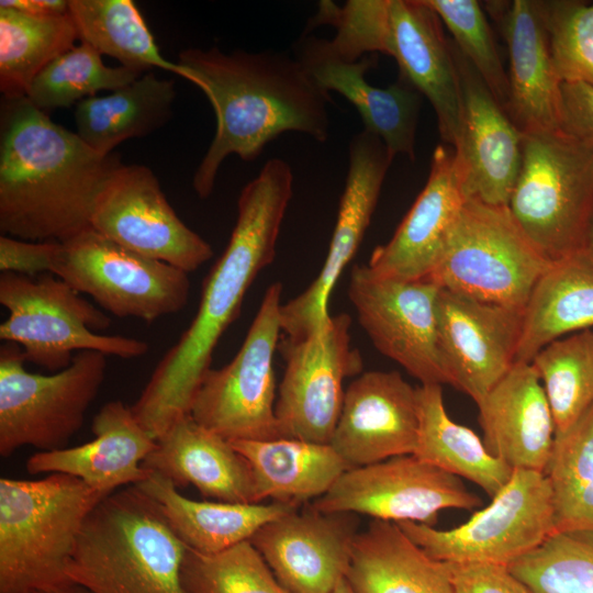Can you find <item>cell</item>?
I'll return each instance as SVG.
<instances>
[{
	"label": "cell",
	"mask_w": 593,
	"mask_h": 593,
	"mask_svg": "<svg viewBox=\"0 0 593 593\" xmlns=\"http://www.w3.org/2000/svg\"><path fill=\"white\" fill-rule=\"evenodd\" d=\"M588 247L593 250V219L588 235Z\"/></svg>",
	"instance_id": "50"
},
{
	"label": "cell",
	"mask_w": 593,
	"mask_h": 593,
	"mask_svg": "<svg viewBox=\"0 0 593 593\" xmlns=\"http://www.w3.org/2000/svg\"><path fill=\"white\" fill-rule=\"evenodd\" d=\"M481 499L461 478L415 455H402L345 471L311 508L321 513L365 514L373 519L434 526L448 508L472 511Z\"/></svg>",
	"instance_id": "14"
},
{
	"label": "cell",
	"mask_w": 593,
	"mask_h": 593,
	"mask_svg": "<svg viewBox=\"0 0 593 593\" xmlns=\"http://www.w3.org/2000/svg\"><path fill=\"white\" fill-rule=\"evenodd\" d=\"M250 465L257 503L300 506L324 495L350 467L329 444L293 438L232 440Z\"/></svg>",
	"instance_id": "32"
},
{
	"label": "cell",
	"mask_w": 593,
	"mask_h": 593,
	"mask_svg": "<svg viewBox=\"0 0 593 593\" xmlns=\"http://www.w3.org/2000/svg\"><path fill=\"white\" fill-rule=\"evenodd\" d=\"M0 304L9 311L0 338L20 346L25 362L51 372L67 368L75 351L131 359L148 350L144 340L98 333L110 327L111 318L53 273L1 272Z\"/></svg>",
	"instance_id": "7"
},
{
	"label": "cell",
	"mask_w": 593,
	"mask_h": 593,
	"mask_svg": "<svg viewBox=\"0 0 593 593\" xmlns=\"http://www.w3.org/2000/svg\"><path fill=\"white\" fill-rule=\"evenodd\" d=\"M175 81L143 74L103 97L75 105L76 133L93 150L110 155L130 138L144 137L163 127L172 115Z\"/></svg>",
	"instance_id": "33"
},
{
	"label": "cell",
	"mask_w": 593,
	"mask_h": 593,
	"mask_svg": "<svg viewBox=\"0 0 593 593\" xmlns=\"http://www.w3.org/2000/svg\"><path fill=\"white\" fill-rule=\"evenodd\" d=\"M79 40L69 13L33 15L0 5V91L26 97L36 76Z\"/></svg>",
	"instance_id": "36"
},
{
	"label": "cell",
	"mask_w": 593,
	"mask_h": 593,
	"mask_svg": "<svg viewBox=\"0 0 593 593\" xmlns=\"http://www.w3.org/2000/svg\"><path fill=\"white\" fill-rule=\"evenodd\" d=\"M78 37L101 55L142 74L158 68L184 78L177 63L160 53L138 8L131 0H69Z\"/></svg>",
	"instance_id": "35"
},
{
	"label": "cell",
	"mask_w": 593,
	"mask_h": 593,
	"mask_svg": "<svg viewBox=\"0 0 593 593\" xmlns=\"http://www.w3.org/2000/svg\"><path fill=\"white\" fill-rule=\"evenodd\" d=\"M350 326V315L340 313L303 337L280 338L286 369L275 411L282 438L329 444L344 403L343 382L363 368Z\"/></svg>",
	"instance_id": "13"
},
{
	"label": "cell",
	"mask_w": 593,
	"mask_h": 593,
	"mask_svg": "<svg viewBox=\"0 0 593 593\" xmlns=\"http://www.w3.org/2000/svg\"><path fill=\"white\" fill-rule=\"evenodd\" d=\"M395 524L436 561L508 567L555 533L551 488L542 472L514 469L491 503L455 528L441 530L410 521Z\"/></svg>",
	"instance_id": "11"
},
{
	"label": "cell",
	"mask_w": 593,
	"mask_h": 593,
	"mask_svg": "<svg viewBox=\"0 0 593 593\" xmlns=\"http://www.w3.org/2000/svg\"><path fill=\"white\" fill-rule=\"evenodd\" d=\"M294 57L326 93L338 92L358 111L365 131L378 136L394 158L405 155L414 160L415 133L422 96L402 78L387 88H378L366 79L376 66L373 54L357 61L335 55L326 38L303 35L294 46Z\"/></svg>",
	"instance_id": "22"
},
{
	"label": "cell",
	"mask_w": 593,
	"mask_h": 593,
	"mask_svg": "<svg viewBox=\"0 0 593 593\" xmlns=\"http://www.w3.org/2000/svg\"><path fill=\"white\" fill-rule=\"evenodd\" d=\"M143 74L134 69L110 67L102 55L86 43L75 45L48 64L33 80L26 98L38 110L48 113L96 97L102 90L122 88Z\"/></svg>",
	"instance_id": "39"
},
{
	"label": "cell",
	"mask_w": 593,
	"mask_h": 593,
	"mask_svg": "<svg viewBox=\"0 0 593 593\" xmlns=\"http://www.w3.org/2000/svg\"><path fill=\"white\" fill-rule=\"evenodd\" d=\"M37 593H93L87 588L75 583V582H66L49 589H46L44 591H40Z\"/></svg>",
	"instance_id": "48"
},
{
	"label": "cell",
	"mask_w": 593,
	"mask_h": 593,
	"mask_svg": "<svg viewBox=\"0 0 593 593\" xmlns=\"http://www.w3.org/2000/svg\"><path fill=\"white\" fill-rule=\"evenodd\" d=\"M103 495L80 479H0V593H37L69 582L68 564Z\"/></svg>",
	"instance_id": "5"
},
{
	"label": "cell",
	"mask_w": 593,
	"mask_h": 593,
	"mask_svg": "<svg viewBox=\"0 0 593 593\" xmlns=\"http://www.w3.org/2000/svg\"><path fill=\"white\" fill-rule=\"evenodd\" d=\"M356 529L351 513L296 510L262 525L249 541L290 593H332L346 578Z\"/></svg>",
	"instance_id": "20"
},
{
	"label": "cell",
	"mask_w": 593,
	"mask_h": 593,
	"mask_svg": "<svg viewBox=\"0 0 593 593\" xmlns=\"http://www.w3.org/2000/svg\"><path fill=\"white\" fill-rule=\"evenodd\" d=\"M63 253L56 240H25L0 236V270L25 276L53 273Z\"/></svg>",
	"instance_id": "45"
},
{
	"label": "cell",
	"mask_w": 593,
	"mask_h": 593,
	"mask_svg": "<svg viewBox=\"0 0 593 593\" xmlns=\"http://www.w3.org/2000/svg\"><path fill=\"white\" fill-rule=\"evenodd\" d=\"M177 64L184 79L206 96L216 119L214 137L192 180L201 199L212 193L230 155L253 161L286 132L303 133L317 142L328 138L331 96L287 53L187 48Z\"/></svg>",
	"instance_id": "2"
},
{
	"label": "cell",
	"mask_w": 593,
	"mask_h": 593,
	"mask_svg": "<svg viewBox=\"0 0 593 593\" xmlns=\"http://www.w3.org/2000/svg\"><path fill=\"white\" fill-rule=\"evenodd\" d=\"M529 363L546 393L556 435H560L593 404V331L549 343Z\"/></svg>",
	"instance_id": "38"
},
{
	"label": "cell",
	"mask_w": 593,
	"mask_h": 593,
	"mask_svg": "<svg viewBox=\"0 0 593 593\" xmlns=\"http://www.w3.org/2000/svg\"><path fill=\"white\" fill-rule=\"evenodd\" d=\"M61 243L54 275L115 316L150 323L181 311L189 300L188 272L134 253L91 226Z\"/></svg>",
	"instance_id": "12"
},
{
	"label": "cell",
	"mask_w": 593,
	"mask_h": 593,
	"mask_svg": "<svg viewBox=\"0 0 593 593\" xmlns=\"http://www.w3.org/2000/svg\"><path fill=\"white\" fill-rule=\"evenodd\" d=\"M90 226L134 253L188 273L213 257L211 245L181 221L144 165L121 163L111 171L97 197Z\"/></svg>",
	"instance_id": "15"
},
{
	"label": "cell",
	"mask_w": 593,
	"mask_h": 593,
	"mask_svg": "<svg viewBox=\"0 0 593 593\" xmlns=\"http://www.w3.org/2000/svg\"><path fill=\"white\" fill-rule=\"evenodd\" d=\"M507 209L550 262L588 247L593 219V147L562 130L524 134Z\"/></svg>",
	"instance_id": "6"
},
{
	"label": "cell",
	"mask_w": 593,
	"mask_h": 593,
	"mask_svg": "<svg viewBox=\"0 0 593 593\" xmlns=\"http://www.w3.org/2000/svg\"><path fill=\"white\" fill-rule=\"evenodd\" d=\"M440 288L428 279L400 280L354 266L348 296L374 347L421 384H448L437 343Z\"/></svg>",
	"instance_id": "16"
},
{
	"label": "cell",
	"mask_w": 593,
	"mask_h": 593,
	"mask_svg": "<svg viewBox=\"0 0 593 593\" xmlns=\"http://www.w3.org/2000/svg\"><path fill=\"white\" fill-rule=\"evenodd\" d=\"M446 24L454 44L471 63L499 103L506 108L508 76L485 14L475 0H425Z\"/></svg>",
	"instance_id": "42"
},
{
	"label": "cell",
	"mask_w": 593,
	"mask_h": 593,
	"mask_svg": "<svg viewBox=\"0 0 593 593\" xmlns=\"http://www.w3.org/2000/svg\"><path fill=\"white\" fill-rule=\"evenodd\" d=\"M332 593H354L348 581L346 578H344L336 588L332 591Z\"/></svg>",
	"instance_id": "49"
},
{
	"label": "cell",
	"mask_w": 593,
	"mask_h": 593,
	"mask_svg": "<svg viewBox=\"0 0 593 593\" xmlns=\"http://www.w3.org/2000/svg\"><path fill=\"white\" fill-rule=\"evenodd\" d=\"M501 13L510 69L505 108L523 134L559 130L561 81L553 67L544 2L514 0Z\"/></svg>",
	"instance_id": "25"
},
{
	"label": "cell",
	"mask_w": 593,
	"mask_h": 593,
	"mask_svg": "<svg viewBox=\"0 0 593 593\" xmlns=\"http://www.w3.org/2000/svg\"><path fill=\"white\" fill-rule=\"evenodd\" d=\"M477 405L488 451L512 469L544 473L556 429L534 367L529 362H515Z\"/></svg>",
	"instance_id": "27"
},
{
	"label": "cell",
	"mask_w": 593,
	"mask_h": 593,
	"mask_svg": "<svg viewBox=\"0 0 593 593\" xmlns=\"http://www.w3.org/2000/svg\"><path fill=\"white\" fill-rule=\"evenodd\" d=\"M508 569L530 593H593V532H556Z\"/></svg>",
	"instance_id": "40"
},
{
	"label": "cell",
	"mask_w": 593,
	"mask_h": 593,
	"mask_svg": "<svg viewBox=\"0 0 593 593\" xmlns=\"http://www.w3.org/2000/svg\"><path fill=\"white\" fill-rule=\"evenodd\" d=\"M181 583L187 593H290L249 540L212 555L188 548Z\"/></svg>",
	"instance_id": "41"
},
{
	"label": "cell",
	"mask_w": 593,
	"mask_h": 593,
	"mask_svg": "<svg viewBox=\"0 0 593 593\" xmlns=\"http://www.w3.org/2000/svg\"><path fill=\"white\" fill-rule=\"evenodd\" d=\"M550 264L525 236L507 206L470 199L426 279L470 298L525 309Z\"/></svg>",
	"instance_id": "9"
},
{
	"label": "cell",
	"mask_w": 593,
	"mask_h": 593,
	"mask_svg": "<svg viewBox=\"0 0 593 593\" xmlns=\"http://www.w3.org/2000/svg\"><path fill=\"white\" fill-rule=\"evenodd\" d=\"M550 53L561 82L593 87V3L542 1Z\"/></svg>",
	"instance_id": "43"
},
{
	"label": "cell",
	"mask_w": 593,
	"mask_h": 593,
	"mask_svg": "<svg viewBox=\"0 0 593 593\" xmlns=\"http://www.w3.org/2000/svg\"><path fill=\"white\" fill-rule=\"evenodd\" d=\"M0 5L42 16L69 13V0H1Z\"/></svg>",
	"instance_id": "47"
},
{
	"label": "cell",
	"mask_w": 593,
	"mask_h": 593,
	"mask_svg": "<svg viewBox=\"0 0 593 593\" xmlns=\"http://www.w3.org/2000/svg\"><path fill=\"white\" fill-rule=\"evenodd\" d=\"M461 92V125L454 148L467 200L507 206L523 157L524 134L471 63L451 42Z\"/></svg>",
	"instance_id": "19"
},
{
	"label": "cell",
	"mask_w": 593,
	"mask_h": 593,
	"mask_svg": "<svg viewBox=\"0 0 593 593\" xmlns=\"http://www.w3.org/2000/svg\"><path fill=\"white\" fill-rule=\"evenodd\" d=\"M544 474L552 493L555 533L593 532V404L555 436Z\"/></svg>",
	"instance_id": "37"
},
{
	"label": "cell",
	"mask_w": 593,
	"mask_h": 593,
	"mask_svg": "<svg viewBox=\"0 0 593 593\" xmlns=\"http://www.w3.org/2000/svg\"><path fill=\"white\" fill-rule=\"evenodd\" d=\"M346 580L354 593H455L443 562L379 519L357 534Z\"/></svg>",
	"instance_id": "31"
},
{
	"label": "cell",
	"mask_w": 593,
	"mask_h": 593,
	"mask_svg": "<svg viewBox=\"0 0 593 593\" xmlns=\"http://www.w3.org/2000/svg\"><path fill=\"white\" fill-rule=\"evenodd\" d=\"M91 432L94 438L89 443L32 455L26 470L31 474H69L103 495L136 485L148 475L143 462L156 440L137 422L131 406L120 400L105 403L94 415Z\"/></svg>",
	"instance_id": "26"
},
{
	"label": "cell",
	"mask_w": 593,
	"mask_h": 593,
	"mask_svg": "<svg viewBox=\"0 0 593 593\" xmlns=\"http://www.w3.org/2000/svg\"><path fill=\"white\" fill-rule=\"evenodd\" d=\"M393 159L383 142L368 131L350 139L347 177L327 255L309 288L281 305V329L286 336L303 337L329 316V295L361 244Z\"/></svg>",
	"instance_id": "17"
},
{
	"label": "cell",
	"mask_w": 593,
	"mask_h": 593,
	"mask_svg": "<svg viewBox=\"0 0 593 593\" xmlns=\"http://www.w3.org/2000/svg\"><path fill=\"white\" fill-rule=\"evenodd\" d=\"M282 284H270L243 345L220 369H210L194 395L190 415L232 440L282 438L276 417L273 356L281 329Z\"/></svg>",
	"instance_id": "10"
},
{
	"label": "cell",
	"mask_w": 593,
	"mask_h": 593,
	"mask_svg": "<svg viewBox=\"0 0 593 593\" xmlns=\"http://www.w3.org/2000/svg\"><path fill=\"white\" fill-rule=\"evenodd\" d=\"M143 467L177 488L194 485L205 497L257 504L253 471L246 458L190 414L156 440Z\"/></svg>",
	"instance_id": "28"
},
{
	"label": "cell",
	"mask_w": 593,
	"mask_h": 593,
	"mask_svg": "<svg viewBox=\"0 0 593 593\" xmlns=\"http://www.w3.org/2000/svg\"><path fill=\"white\" fill-rule=\"evenodd\" d=\"M455 593H530L507 566L482 562H443Z\"/></svg>",
	"instance_id": "44"
},
{
	"label": "cell",
	"mask_w": 593,
	"mask_h": 593,
	"mask_svg": "<svg viewBox=\"0 0 593 593\" xmlns=\"http://www.w3.org/2000/svg\"><path fill=\"white\" fill-rule=\"evenodd\" d=\"M292 193V169L281 158L267 160L257 177L242 189L235 226L204 280L194 318L160 359L131 406L154 440L190 414L220 338L239 314L256 276L275 258Z\"/></svg>",
	"instance_id": "1"
},
{
	"label": "cell",
	"mask_w": 593,
	"mask_h": 593,
	"mask_svg": "<svg viewBox=\"0 0 593 593\" xmlns=\"http://www.w3.org/2000/svg\"><path fill=\"white\" fill-rule=\"evenodd\" d=\"M118 154L101 155L26 97L2 98L0 232L65 242L90 226L97 197Z\"/></svg>",
	"instance_id": "3"
},
{
	"label": "cell",
	"mask_w": 593,
	"mask_h": 593,
	"mask_svg": "<svg viewBox=\"0 0 593 593\" xmlns=\"http://www.w3.org/2000/svg\"><path fill=\"white\" fill-rule=\"evenodd\" d=\"M417 391L398 371L360 373L345 391L329 445L351 468L413 455Z\"/></svg>",
	"instance_id": "21"
},
{
	"label": "cell",
	"mask_w": 593,
	"mask_h": 593,
	"mask_svg": "<svg viewBox=\"0 0 593 593\" xmlns=\"http://www.w3.org/2000/svg\"><path fill=\"white\" fill-rule=\"evenodd\" d=\"M454 148L434 149L425 187L391 239L373 249L368 268L400 280L426 279L438 262L466 202Z\"/></svg>",
	"instance_id": "24"
},
{
	"label": "cell",
	"mask_w": 593,
	"mask_h": 593,
	"mask_svg": "<svg viewBox=\"0 0 593 593\" xmlns=\"http://www.w3.org/2000/svg\"><path fill=\"white\" fill-rule=\"evenodd\" d=\"M418 436L413 455L480 486L491 499L510 481L514 469L485 448L467 426L454 422L446 412L441 384L416 388Z\"/></svg>",
	"instance_id": "34"
},
{
	"label": "cell",
	"mask_w": 593,
	"mask_h": 593,
	"mask_svg": "<svg viewBox=\"0 0 593 593\" xmlns=\"http://www.w3.org/2000/svg\"><path fill=\"white\" fill-rule=\"evenodd\" d=\"M107 356L75 354L71 363L52 374L29 372L20 346L0 347V455L19 448L41 451L66 448L81 428L105 377Z\"/></svg>",
	"instance_id": "8"
},
{
	"label": "cell",
	"mask_w": 593,
	"mask_h": 593,
	"mask_svg": "<svg viewBox=\"0 0 593 593\" xmlns=\"http://www.w3.org/2000/svg\"><path fill=\"white\" fill-rule=\"evenodd\" d=\"M382 54L393 57L400 78L432 104L440 138L456 147L461 125V92L451 42L425 0H390Z\"/></svg>",
	"instance_id": "23"
},
{
	"label": "cell",
	"mask_w": 593,
	"mask_h": 593,
	"mask_svg": "<svg viewBox=\"0 0 593 593\" xmlns=\"http://www.w3.org/2000/svg\"><path fill=\"white\" fill-rule=\"evenodd\" d=\"M188 547L137 485L103 497L86 517L67 575L93 593H187Z\"/></svg>",
	"instance_id": "4"
},
{
	"label": "cell",
	"mask_w": 593,
	"mask_h": 593,
	"mask_svg": "<svg viewBox=\"0 0 593 593\" xmlns=\"http://www.w3.org/2000/svg\"><path fill=\"white\" fill-rule=\"evenodd\" d=\"M593 326V250L551 262L524 310L515 362H530L549 343Z\"/></svg>",
	"instance_id": "30"
},
{
	"label": "cell",
	"mask_w": 593,
	"mask_h": 593,
	"mask_svg": "<svg viewBox=\"0 0 593 593\" xmlns=\"http://www.w3.org/2000/svg\"><path fill=\"white\" fill-rule=\"evenodd\" d=\"M561 100L560 130L593 147V87L582 82H562Z\"/></svg>",
	"instance_id": "46"
},
{
	"label": "cell",
	"mask_w": 593,
	"mask_h": 593,
	"mask_svg": "<svg viewBox=\"0 0 593 593\" xmlns=\"http://www.w3.org/2000/svg\"><path fill=\"white\" fill-rule=\"evenodd\" d=\"M524 310L440 288L437 343L448 384L480 402L515 363Z\"/></svg>",
	"instance_id": "18"
},
{
	"label": "cell",
	"mask_w": 593,
	"mask_h": 593,
	"mask_svg": "<svg viewBox=\"0 0 593 593\" xmlns=\"http://www.w3.org/2000/svg\"><path fill=\"white\" fill-rule=\"evenodd\" d=\"M136 485L158 503L183 544L205 555L249 540L262 525L299 507L280 502L264 505L195 501L180 494L171 481L153 471Z\"/></svg>",
	"instance_id": "29"
}]
</instances>
